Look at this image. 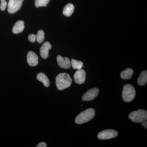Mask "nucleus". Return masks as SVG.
I'll use <instances>...</instances> for the list:
<instances>
[{
	"mask_svg": "<svg viewBox=\"0 0 147 147\" xmlns=\"http://www.w3.org/2000/svg\"><path fill=\"white\" fill-rule=\"evenodd\" d=\"M147 82V71L146 70H144L140 74L138 77L137 83L138 85L140 86H143L146 84Z\"/></svg>",
	"mask_w": 147,
	"mask_h": 147,
	"instance_id": "obj_16",
	"label": "nucleus"
},
{
	"mask_svg": "<svg viewBox=\"0 0 147 147\" xmlns=\"http://www.w3.org/2000/svg\"><path fill=\"white\" fill-rule=\"evenodd\" d=\"M38 57L36 53L33 51H30L27 56V62L30 66L34 67L38 63Z\"/></svg>",
	"mask_w": 147,
	"mask_h": 147,
	"instance_id": "obj_10",
	"label": "nucleus"
},
{
	"mask_svg": "<svg viewBox=\"0 0 147 147\" xmlns=\"http://www.w3.org/2000/svg\"><path fill=\"white\" fill-rule=\"evenodd\" d=\"M71 65L73 69H82L84 66V64L81 61L76 60L72 59L71 61Z\"/></svg>",
	"mask_w": 147,
	"mask_h": 147,
	"instance_id": "obj_17",
	"label": "nucleus"
},
{
	"mask_svg": "<svg viewBox=\"0 0 147 147\" xmlns=\"http://www.w3.org/2000/svg\"><path fill=\"white\" fill-rule=\"evenodd\" d=\"M136 95V91L134 87L130 84H126L123 89L122 98L124 101L130 102L134 99Z\"/></svg>",
	"mask_w": 147,
	"mask_h": 147,
	"instance_id": "obj_3",
	"label": "nucleus"
},
{
	"mask_svg": "<svg viewBox=\"0 0 147 147\" xmlns=\"http://www.w3.org/2000/svg\"><path fill=\"white\" fill-rule=\"evenodd\" d=\"M36 79L40 82H42L45 87L50 86V82L47 76L43 73H39L36 76Z\"/></svg>",
	"mask_w": 147,
	"mask_h": 147,
	"instance_id": "obj_13",
	"label": "nucleus"
},
{
	"mask_svg": "<svg viewBox=\"0 0 147 147\" xmlns=\"http://www.w3.org/2000/svg\"><path fill=\"white\" fill-rule=\"evenodd\" d=\"M72 79L68 74L62 73L58 74L56 78V85L59 90H62L71 86Z\"/></svg>",
	"mask_w": 147,
	"mask_h": 147,
	"instance_id": "obj_1",
	"label": "nucleus"
},
{
	"mask_svg": "<svg viewBox=\"0 0 147 147\" xmlns=\"http://www.w3.org/2000/svg\"><path fill=\"white\" fill-rule=\"evenodd\" d=\"M99 92V90L97 88L91 89L83 95L82 100L87 101L94 100L97 96Z\"/></svg>",
	"mask_w": 147,
	"mask_h": 147,
	"instance_id": "obj_7",
	"label": "nucleus"
},
{
	"mask_svg": "<svg viewBox=\"0 0 147 147\" xmlns=\"http://www.w3.org/2000/svg\"><path fill=\"white\" fill-rule=\"evenodd\" d=\"M95 115V111L93 108H89L84 110L76 116L75 123L78 124H82L91 120Z\"/></svg>",
	"mask_w": 147,
	"mask_h": 147,
	"instance_id": "obj_2",
	"label": "nucleus"
},
{
	"mask_svg": "<svg viewBox=\"0 0 147 147\" xmlns=\"http://www.w3.org/2000/svg\"><path fill=\"white\" fill-rule=\"evenodd\" d=\"M7 5V3L5 1H1V5H0V9L2 11L5 10Z\"/></svg>",
	"mask_w": 147,
	"mask_h": 147,
	"instance_id": "obj_21",
	"label": "nucleus"
},
{
	"mask_svg": "<svg viewBox=\"0 0 147 147\" xmlns=\"http://www.w3.org/2000/svg\"><path fill=\"white\" fill-rule=\"evenodd\" d=\"M133 73V70L131 69L127 68L121 72L120 76L121 78L124 80H128L131 79Z\"/></svg>",
	"mask_w": 147,
	"mask_h": 147,
	"instance_id": "obj_15",
	"label": "nucleus"
},
{
	"mask_svg": "<svg viewBox=\"0 0 147 147\" xmlns=\"http://www.w3.org/2000/svg\"><path fill=\"white\" fill-rule=\"evenodd\" d=\"M86 78V72L84 69L77 70L74 76V80L76 84H82L85 82Z\"/></svg>",
	"mask_w": 147,
	"mask_h": 147,
	"instance_id": "obj_9",
	"label": "nucleus"
},
{
	"mask_svg": "<svg viewBox=\"0 0 147 147\" xmlns=\"http://www.w3.org/2000/svg\"><path fill=\"white\" fill-rule=\"evenodd\" d=\"M74 7L71 3L67 4L64 7L63 11V15L67 17L71 16L74 11Z\"/></svg>",
	"mask_w": 147,
	"mask_h": 147,
	"instance_id": "obj_14",
	"label": "nucleus"
},
{
	"mask_svg": "<svg viewBox=\"0 0 147 147\" xmlns=\"http://www.w3.org/2000/svg\"><path fill=\"white\" fill-rule=\"evenodd\" d=\"M129 118L136 123H140L147 120V112L144 110H139L133 111L129 114Z\"/></svg>",
	"mask_w": 147,
	"mask_h": 147,
	"instance_id": "obj_4",
	"label": "nucleus"
},
{
	"mask_svg": "<svg viewBox=\"0 0 147 147\" xmlns=\"http://www.w3.org/2000/svg\"><path fill=\"white\" fill-rule=\"evenodd\" d=\"M52 47V45L48 41L44 42L40 49V54L41 57L44 59H47L49 56V50Z\"/></svg>",
	"mask_w": 147,
	"mask_h": 147,
	"instance_id": "obj_11",
	"label": "nucleus"
},
{
	"mask_svg": "<svg viewBox=\"0 0 147 147\" xmlns=\"http://www.w3.org/2000/svg\"><path fill=\"white\" fill-rule=\"evenodd\" d=\"M37 147H47V145L44 142H41L39 143L37 146H36Z\"/></svg>",
	"mask_w": 147,
	"mask_h": 147,
	"instance_id": "obj_22",
	"label": "nucleus"
},
{
	"mask_svg": "<svg viewBox=\"0 0 147 147\" xmlns=\"http://www.w3.org/2000/svg\"><path fill=\"white\" fill-rule=\"evenodd\" d=\"M24 0H9L8 3V11L10 13L17 12L21 8Z\"/></svg>",
	"mask_w": 147,
	"mask_h": 147,
	"instance_id": "obj_5",
	"label": "nucleus"
},
{
	"mask_svg": "<svg viewBox=\"0 0 147 147\" xmlns=\"http://www.w3.org/2000/svg\"><path fill=\"white\" fill-rule=\"evenodd\" d=\"M25 26L23 21H18L16 22L12 29V32L15 34L20 33L24 31Z\"/></svg>",
	"mask_w": 147,
	"mask_h": 147,
	"instance_id": "obj_12",
	"label": "nucleus"
},
{
	"mask_svg": "<svg viewBox=\"0 0 147 147\" xmlns=\"http://www.w3.org/2000/svg\"><path fill=\"white\" fill-rule=\"evenodd\" d=\"M1 1H5V0H1Z\"/></svg>",
	"mask_w": 147,
	"mask_h": 147,
	"instance_id": "obj_24",
	"label": "nucleus"
},
{
	"mask_svg": "<svg viewBox=\"0 0 147 147\" xmlns=\"http://www.w3.org/2000/svg\"><path fill=\"white\" fill-rule=\"evenodd\" d=\"M57 62L58 65L61 68L64 69H68L71 67L70 60L68 57H63L60 55H58L57 58Z\"/></svg>",
	"mask_w": 147,
	"mask_h": 147,
	"instance_id": "obj_8",
	"label": "nucleus"
},
{
	"mask_svg": "<svg viewBox=\"0 0 147 147\" xmlns=\"http://www.w3.org/2000/svg\"><path fill=\"white\" fill-rule=\"evenodd\" d=\"M50 0H35V5L36 7H47Z\"/></svg>",
	"mask_w": 147,
	"mask_h": 147,
	"instance_id": "obj_18",
	"label": "nucleus"
},
{
	"mask_svg": "<svg viewBox=\"0 0 147 147\" xmlns=\"http://www.w3.org/2000/svg\"><path fill=\"white\" fill-rule=\"evenodd\" d=\"M44 32L42 30H39L36 35V40L39 43H42L44 40Z\"/></svg>",
	"mask_w": 147,
	"mask_h": 147,
	"instance_id": "obj_19",
	"label": "nucleus"
},
{
	"mask_svg": "<svg viewBox=\"0 0 147 147\" xmlns=\"http://www.w3.org/2000/svg\"><path fill=\"white\" fill-rule=\"evenodd\" d=\"M28 38L30 42H35L36 40V35L33 34H31L29 35L28 37Z\"/></svg>",
	"mask_w": 147,
	"mask_h": 147,
	"instance_id": "obj_20",
	"label": "nucleus"
},
{
	"mask_svg": "<svg viewBox=\"0 0 147 147\" xmlns=\"http://www.w3.org/2000/svg\"><path fill=\"white\" fill-rule=\"evenodd\" d=\"M142 126L144 127L145 128H147V122L146 121H143L142 124Z\"/></svg>",
	"mask_w": 147,
	"mask_h": 147,
	"instance_id": "obj_23",
	"label": "nucleus"
},
{
	"mask_svg": "<svg viewBox=\"0 0 147 147\" xmlns=\"http://www.w3.org/2000/svg\"><path fill=\"white\" fill-rule=\"evenodd\" d=\"M117 131L114 129H106L100 131L98 134V138L101 140L113 139L117 136Z\"/></svg>",
	"mask_w": 147,
	"mask_h": 147,
	"instance_id": "obj_6",
	"label": "nucleus"
}]
</instances>
